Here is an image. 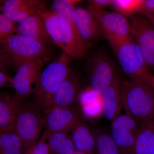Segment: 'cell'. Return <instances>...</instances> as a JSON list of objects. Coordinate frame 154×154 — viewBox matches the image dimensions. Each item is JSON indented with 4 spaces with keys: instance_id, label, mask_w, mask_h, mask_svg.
I'll list each match as a JSON object with an SVG mask.
<instances>
[{
    "instance_id": "1",
    "label": "cell",
    "mask_w": 154,
    "mask_h": 154,
    "mask_svg": "<svg viewBox=\"0 0 154 154\" xmlns=\"http://www.w3.org/2000/svg\"><path fill=\"white\" fill-rule=\"evenodd\" d=\"M122 107L138 122L154 114V89L139 77L122 82Z\"/></svg>"
},
{
    "instance_id": "2",
    "label": "cell",
    "mask_w": 154,
    "mask_h": 154,
    "mask_svg": "<svg viewBox=\"0 0 154 154\" xmlns=\"http://www.w3.org/2000/svg\"><path fill=\"white\" fill-rule=\"evenodd\" d=\"M52 42L70 57L79 59L85 55L89 43L85 42L68 23L51 9L40 13Z\"/></svg>"
},
{
    "instance_id": "3",
    "label": "cell",
    "mask_w": 154,
    "mask_h": 154,
    "mask_svg": "<svg viewBox=\"0 0 154 154\" xmlns=\"http://www.w3.org/2000/svg\"><path fill=\"white\" fill-rule=\"evenodd\" d=\"M70 57L63 52L57 59L42 70L38 88L33 94L36 104L41 109L50 107L54 93L71 70Z\"/></svg>"
},
{
    "instance_id": "4",
    "label": "cell",
    "mask_w": 154,
    "mask_h": 154,
    "mask_svg": "<svg viewBox=\"0 0 154 154\" xmlns=\"http://www.w3.org/2000/svg\"><path fill=\"white\" fill-rule=\"evenodd\" d=\"M43 127L41 108L36 104L21 100L14 132L22 141L25 152L38 141Z\"/></svg>"
},
{
    "instance_id": "5",
    "label": "cell",
    "mask_w": 154,
    "mask_h": 154,
    "mask_svg": "<svg viewBox=\"0 0 154 154\" xmlns=\"http://www.w3.org/2000/svg\"><path fill=\"white\" fill-rule=\"evenodd\" d=\"M1 44V51L7 55L17 69L26 62L51 54L49 46L17 34Z\"/></svg>"
},
{
    "instance_id": "6",
    "label": "cell",
    "mask_w": 154,
    "mask_h": 154,
    "mask_svg": "<svg viewBox=\"0 0 154 154\" xmlns=\"http://www.w3.org/2000/svg\"><path fill=\"white\" fill-rule=\"evenodd\" d=\"M122 70L130 77H140L149 72L140 50L132 36L109 42Z\"/></svg>"
},
{
    "instance_id": "7",
    "label": "cell",
    "mask_w": 154,
    "mask_h": 154,
    "mask_svg": "<svg viewBox=\"0 0 154 154\" xmlns=\"http://www.w3.org/2000/svg\"><path fill=\"white\" fill-rule=\"evenodd\" d=\"M51 54L28 61L19 66L13 77L15 96L21 100L26 99L37 90L42 68L48 62Z\"/></svg>"
},
{
    "instance_id": "8",
    "label": "cell",
    "mask_w": 154,
    "mask_h": 154,
    "mask_svg": "<svg viewBox=\"0 0 154 154\" xmlns=\"http://www.w3.org/2000/svg\"><path fill=\"white\" fill-rule=\"evenodd\" d=\"M81 109L73 106L51 107L44 109V133L71 132L83 118Z\"/></svg>"
},
{
    "instance_id": "9",
    "label": "cell",
    "mask_w": 154,
    "mask_h": 154,
    "mask_svg": "<svg viewBox=\"0 0 154 154\" xmlns=\"http://www.w3.org/2000/svg\"><path fill=\"white\" fill-rule=\"evenodd\" d=\"M131 34L148 69L154 70V27L146 17L137 14L129 17Z\"/></svg>"
},
{
    "instance_id": "10",
    "label": "cell",
    "mask_w": 154,
    "mask_h": 154,
    "mask_svg": "<svg viewBox=\"0 0 154 154\" xmlns=\"http://www.w3.org/2000/svg\"><path fill=\"white\" fill-rule=\"evenodd\" d=\"M87 9L96 18L109 42L132 36L129 20L127 17L116 12L96 8L90 5Z\"/></svg>"
},
{
    "instance_id": "11",
    "label": "cell",
    "mask_w": 154,
    "mask_h": 154,
    "mask_svg": "<svg viewBox=\"0 0 154 154\" xmlns=\"http://www.w3.org/2000/svg\"><path fill=\"white\" fill-rule=\"evenodd\" d=\"M111 134L120 154H132L139 123L125 113L119 115L112 122Z\"/></svg>"
},
{
    "instance_id": "12",
    "label": "cell",
    "mask_w": 154,
    "mask_h": 154,
    "mask_svg": "<svg viewBox=\"0 0 154 154\" xmlns=\"http://www.w3.org/2000/svg\"><path fill=\"white\" fill-rule=\"evenodd\" d=\"M90 60L89 88L101 95L112 82L116 72L110 60L104 54H96Z\"/></svg>"
},
{
    "instance_id": "13",
    "label": "cell",
    "mask_w": 154,
    "mask_h": 154,
    "mask_svg": "<svg viewBox=\"0 0 154 154\" xmlns=\"http://www.w3.org/2000/svg\"><path fill=\"white\" fill-rule=\"evenodd\" d=\"M47 2L42 0H6L2 1V14L14 22H21L40 14L47 9Z\"/></svg>"
},
{
    "instance_id": "14",
    "label": "cell",
    "mask_w": 154,
    "mask_h": 154,
    "mask_svg": "<svg viewBox=\"0 0 154 154\" xmlns=\"http://www.w3.org/2000/svg\"><path fill=\"white\" fill-rule=\"evenodd\" d=\"M16 34L50 46L52 40L41 14H37L18 22Z\"/></svg>"
},
{
    "instance_id": "15",
    "label": "cell",
    "mask_w": 154,
    "mask_h": 154,
    "mask_svg": "<svg viewBox=\"0 0 154 154\" xmlns=\"http://www.w3.org/2000/svg\"><path fill=\"white\" fill-rule=\"evenodd\" d=\"M122 82L116 72L112 82L101 95L103 113L108 120L113 121L120 115Z\"/></svg>"
},
{
    "instance_id": "16",
    "label": "cell",
    "mask_w": 154,
    "mask_h": 154,
    "mask_svg": "<svg viewBox=\"0 0 154 154\" xmlns=\"http://www.w3.org/2000/svg\"><path fill=\"white\" fill-rule=\"evenodd\" d=\"M75 17L78 33L84 41L89 43L103 35L96 18L88 9L76 7Z\"/></svg>"
},
{
    "instance_id": "17",
    "label": "cell",
    "mask_w": 154,
    "mask_h": 154,
    "mask_svg": "<svg viewBox=\"0 0 154 154\" xmlns=\"http://www.w3.org/2000/svg\"><path fill=\"white\" fill-rule=\"evenodd\" d=\"M79 88L78 77L71 70L54 93L51 106H72L78 97Z\"/></svg>"
},
{
    "instance_id": "18",
    "label": "cell",
    "mask_w": 154,
    "mask_h": 154,
    "mask_svg": "<svg viewBox=\"0 0 154 154\" xmlns=\"http://www.w3.org/2000/svg\"><path fill=\"white\" fill-rule=\"evenodd\" d=\"M132 154H154V114L139 122Z\"/></svg>"
},
{
    "instance_id": "19",
    "label": "cell",
    "mask_w": 154,
    "mask_h": 154,
    "mask_svg": "<svg viewBox=\"0 0 154 154\" xmlns=\"http://www.w3.org/2000/svg\"><path fill=\"white\" fill-rule=\"evenodd\" d=\"M21 100L15 95L1 93L0 95V130L14 131Z\"/></svg>"
},
{
    "instance_id": "20",
    "label": "cell",
    "mask_w": 154,
    "mask_h": 154,
    "mask_svg": "<svg viewBox=\"0 0 154 154\" xmlns=\"http://www.w3.org/2000/svg\"><path fill=\"white\" fill-rule=\"evenodd\" d=\"M71 137L76 150L87 154L96 152V137L93 131L82 118L71 131Z\"/></svg>"
},
{
    "instance_id": "21",
    "label": "cell",
    "mask_w": 154,
    "mask_h": 154,
    "mask_svg": "<svg viewBox=\"0 0 154 154\" xmlns=\"http://www.w3.org/2000/svg\"><path fill=\"white\" fill-rule=\"evenodd\" d=\"M78 98L82 113L87 118L95 119L104 115L101 95L91 88L81 92Z\"/></svg>"
},
{
    "instance_id": "22",
    "label": "cell",
    "mask_w": 154,
    "mask_h": 154,
    "mask_svg": "<svg viewBox=\"0 0 154 154\" xmlns=\"http://www.w3.org/2000/svg\"><path fill=\"white\" fill-rule=\"evenodd\" d=\"M40 140L46 142L51 154H73L76 151L68 132L43 134Z\"/></svg>"
},
{
    "instance_id": "23",
    "label": "cell",
    "mask_w": 154,
    "mask_h": 154,
    "mask_svg": "<svg viewBox=\"0 0 154 154\" xmlns=\"http://www.w3.org/2000/svg\"><path fill=\"white\" fill-rule=\"evenodd\" d=\"M81 2L78 0H54L52 2L51 8L54 12L66 21L73 28L80 37L76 25L75 13L77 7L76 5Z\"/></svg>"
},
{
    "instance_id": "24",
    "label": "cell",
    "mask_w": 154,
    "mask_h": 154,
    "mask_svg": "<svg viewBox=\"0 0 154 154\" xmlns=\"http://www.w3.org/2000/svg\"><path fill=\"white\" fill-rule=\"evenodd\" d=\"M25 148L21 139L14 131H1L0 154H24Z\"/></svg>"
},
{
    "instance_id": "25",
    "label": "cell",
    "mask_w": 154,
    "mask_h": 154,
    "mask_svg": "<svg viewBox=\"0 0 154 154\" xmlns=\"http://www.w3.org/2000/svg\"><path fill=\"white\" fill-rule=\"evenodd\" d=\"M145 0H113L110 6L115 12L124 17H130L141 14Z\"/></svg>"
},
{
    "instance_id": "26",
    "label": "cell",
    "mask_w": 154,
    "mask_h": 154,
    "mask_svg": "<svg viewBox=\"0 0 154 154\" xmlns=\"http://www.w3.org/2000/svg\"><path fill=\"white\" fill-rule=\"evenodd\" d=\"M94 132L96 137V154H120L110 134L102 130Z\"/></svg>"
},
{
    "instance_id": "27",
    "label": "cell",
    "mask_w": 154,
    "mask_h": 154,
    "mask_svg": "<svg viewBox=\"0 0 154 154\" xmlns=\"http://www.w3.org/2000/svg\"><path fill=\"white\" fill-rule=\"evenodd\" d=\"M18 23L12 21L2 13L0 14V42L17 33Z\"/></svg>"
},
{
    "instance_id": "28",
    "label": "cell",
    "mask_w": 154,
    "mask_h": 154,
    "mask_svg": "<svg viewBox=\"0 0 154 154\" xmlns=\"http://www.w3.org/2000/svg\"><path fill=\"white\" fill-rule=\"evenodd\" d=\"M24 154H51L46 142L40 140L32 146Z\"/></svg>"
},
{
    "instance_id": "29",
    "label": "cell",
    "mask_w": 154,
    "mask_h": 154,
    "mask_svg": "<svg viewBox=\"0 0 154 154\" xmlns=\"http://www.w3.org/2000/svg\"><path fill=\"white\" fill-rule=\"evenodd\" d=\"M0 87L13 88V77L10 76L6 73L0 72Z\"/></svg>"
},
{
    "instance_id": "30",
    "label": "cell",
    "mask_w": 154,
    "mask_h": 154,
    "mask_svg": "<svg viewBox=\"0 0 154 154\" xmlns=\"http://www.w3.org/2000/svg\"><path fill=\"white\" fill-rule=\"evenodd\" d=\"M141 14L154 16V0H145Z\"/></svg>"
},
{
    "instance_id": "31",
    "label": "cell",
    "mask_w": 154,
    "mask_h": 154,
    "mask_svg": "<svg viewBox=\"0 0 154 154\" xmlns=\"http://www.w3.org/2000/svg\"><path fill=\"white\" fill-rule=\"evenodd\" d=\"M113 0H91L88 1L89 5L96 8L105 10L107 6H110Z\"/></svg>"
},
{
    "instance_id": "32",
    "label": "cell",
    "mask_w": 154,
    "mask_h": 154,
    "mask_svg": "<svg viewBox=\"0 0 154 154\" xmlns=\"http://www.w3.org/2000/svg\"><path fill=\"white\" fill-rule=\"evenodd\" d=\"M140 78L154 89V76L150 73L149 72L146 73Z\"/></svg>"
},
{
    "instance_id": "33",
    "label": "cell",
    "mask_w": 154,
    "mask_h": 154,
    "mask_svg": "<svg viewBox=\"0 0 154 154\" xmlns=\"http://www.w3.org/2000/svg\"><path fill=\"white\" fill-rule=\"evenodd\" d=\"M145 17H146L150 20L154 27V16L149 15V16H145Z\"/></svg>"
},
{
    "instance_id": "34",
    "label": "cell",
    "mask_w": 154,
    "mask_h": 154,
    "mask_svg": "<svg viewBox=\"0 0 154 154\" xmlns=\"http://www.w3.org/2000/svg\"><path fill=\"white\" fill-rule=\"evenodd\" d=\"M73 154H87L83 152L79 151L76 150Z\"/></svg>"
}]
</instances>
